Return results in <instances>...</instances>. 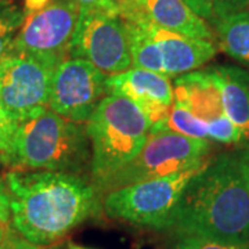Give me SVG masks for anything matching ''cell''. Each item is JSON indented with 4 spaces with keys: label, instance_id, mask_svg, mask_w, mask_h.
I'll use <instances>...</instances> for the list:
<instances>
[{
    "label": "cell",
    "instance_id": "obj_9",
    "mask_svg": "<svg viewBox=\"0 0 249 249\" xmlns=\"http://www.w3.org/2000/svg\"><path fill=\"white\" fill-rule=\"evenodd\" d=\"M107 75L83 58L67 57L57 64L47 108L78 124H86L107 96Z\"/></svg>",
    "mask_w": 249,
    "mask_h": 249
},
{
    "label": "cell",
    "instance_id": "obj_20",
    "mask_svg": "<svg viewBox=\"0 0 249 249\" xmlns=\"http://www.w3.org/2000/svg\"><path fill=\"white\" fill-rule=\"evenodd\" d=\"M18 124L11 119L0 103V162L10 168L13 158L14 139Z\"/></svg>",
    "mask_w": 249,
    "mask_h": 249
},
{
    "label": "cell",
    "instance_id": "obj_28",
    "mask_svg": "<svg viewBox=\"0 0 249 249\" xmlns=\"http://www.w3.org/2000/svg\"><path fill=\"white\" fill-rule=\"evenodd\" d=\"M7 238H9V235H7V230H6V227L0 229V247H1V244L7 240Z\"/></svg>",
    "mask_w": 249,
    "mask_h": 249
},
{
    "label": "cell",
    "instance_id": "obj_22",
    "mask_svg": "<svg viewBox=\"0 0 249 249\" xmlns=\"http://www.w3.org/2000/svg\"><path fill=\"white\" fill-rule=\"evenodd\" d=\"M115 3L119 16L127 22H134L144 17L142 4L144 0H112Z\"/></svg>",
    "mask_w": 249,
    "mask_h": 249
},
{
    "label": "cell",
    "instance_id": "obj_23",
    "mask_svg": "<svg viewBox=\"0 0 249 249\" xmlns=\"http://www.w3.org/2000/svg\"><path fill=\"white\" fill-rule=\"evenodd\" d=\"M11 219L10 209V196L6 180L0 176V229L6 227V224Z\"/></svg>",
    "mask_w": 249,
    "mask_h": 249
},
{
    "label": "cell",
    "instance_id": "obj_18",
    "mask_svg": "<svg viewBox=\"0 0 249 249\" xmlns=\"http://www.w3.org/2000/svg\"><path fill=\"white\" fill-rule=\"evenodd\" d=\"M196 14L205 19L211 28L222 18L241 10L249 9V0H184Z\"/></svg>",
    "mask_w": 249,
    "mask_h": 249
},
{
    "label": "cell",
    "instance_id": "obj_4",
    "mask_svg": "<svg viewBox=\"0 0 249 249\" xmlns=\"http://www.w3.org/2000/svg\"><path fill=\"white\" fill-rule=\"evenodd\" d=\"M90 142L91 183L100 190L127 165L151 134V124L129 98L107 94L85 124Z\"/></svg>",
    "mask_w": 249,
    "mask_h": 249
},
{
    "label": "cell",
    "instance_id": "obj_14",
    "mask_svg": "<svg viewBox=\"0 0 249 249\" xmlns=\"http://www.w3.org/2000/svg\"><path fill=\"white\" fill-rule=\"evenodd\" d=\"M142 11L148 21L163 29L216 43L213 29L184 0H144Z\"/></svg>",
    "mask_w": 249,
    "mask_h": 249
},
{
    "label": "cell",
    "instance_id": "obj_25",
    "mask_svg": "<svg viewBox=\"0 0 249 249\" xmlns=\"http://www.w3.org/2000/svg\"><path fill=\"white\" fill-rule=\"evenodd\" d=\"M235 154H237V158H238L241 173L244 176L245 184H247V188L249 191V142H245V144L240 145Z\"/></svg>",
    "mask_w": 249,
    "mask_h": 249
},
{
    "label": "cell",
    "instance_id": "obj_2",
    "mask_svg": "<svg viewBox=\"0 0 249 249\" xmlns=\"http://www.w3.org/2000/svg\"><path fill=\"white\" fill-rule=\"evenodd\" d=\"M163 231L178 238L249 241V191L235 151L211 157L196 172Z\"/></svg>",
    "mask_w": 249,
    "mask_h": 249
},
{
    "label": "cell",
    "instance_id": "obj_16",
    "mask_svg": "<svg viewBox=\"0 0 249 249\" xmlns=\"http://www.w3.org/2000/svg\"><path fill=\"white\" fill-rule=\"evenodd\" d=\"M212 29L217 49L249 70V9L222 18Z\"/></svg>",
    "mask_w": 249,
    "mask_h": 249
},
{
    "label": "cell",
    "instance_id": "obj_26",
    "mask_svg": "<svg viewBox=\"0 0 249 249\" xmlns=\"http://www.w3.org/2000/svg\"><path fill=\"white\" fill-rule=\"evenodd\" d=\"M11 249H62L61 245H54V247H50V245H36V244H32L27 240H14L13 244H11Z\"/></svg>",
    "mask_w": 249,
    "mask_h": 249
},
{
    "label": "cell",
    "instance_id": "obj_15",
    "mask_svg": "<svg viewBox=\"0 0 249 249\" xmlns=\"http://www.w3.org/2000/svg\"><path fill=\"white\" fill-rule=\"evenodd\" d=\"M211 70L222 90L226 115L249 142V72L235 65H213Z\"/></svg>",
    "mask_w": 249,
    "mask_h": 249
},
{
    "label": "cell",
    "instance_id": "obj_19",
    "mask_svg": "<svg viewBox=\"0 0 249 249\" xmlns=\"http://www.w3.org/2000/svg\"><path fill=\"white\" fill-rule=\"evenodd\" d=\"M208 140L219 144H226V145H238V147L247 142L242 132L227 118V115L219 118L217 121L209 124Z\"/></svg>",
    "mask_w": 249,
    "mask_h": 249
},
{
    "label": "cell",
    "instance_id": "obj_21",
    "mask_svg": "<svg viewBox=\"0 0 249 249\" xmlns=\"http://www.w3.org/2000/svg\"><path fill=\"white\" fill-rule=\"evenodd\" d=\"M173 249H249V241H216L198 237H178Z\"/></svg>",
    "mask_w": 249,
    "mask_h": 249
},
{
    "label": "cell",
    "instance_id": "obj_29",
    "mask_svg": "<svg viewBox=\"0 0 249 249\" xmlns=\"http://www.w3.org/2000/svg\"><path fill=\"white\" fill-rule=\"evenodd\" d=\"M68 249H91V248H86V247H82V245L73 244V242H68Z\"/></svg>",
    "mask_w": 249,
    "mask_h": 249
},
{
    "label": "cell",
    "instance_id": "obj_1",
    "mask_svg": "<svg viewBox=\"0 0 249 249\" xmlns=\"http://www.w3.org/2000/svg\"><path fill=\"white\" fill-rule=\"evenodd\" d=\"M11 220L24 240L36 245L61 241L96 216L101 194L89 176L52 170H10L6 175Z\"/></svg>",
    "mask_w": 249,
    "mask_h": 249
},
{
    "label": "cell",
    "instance_id": "obj_10",
    "mask_svg": "<svg viewBox=\"0 0 249 249\" xmlns=\"http://www.w3.org/2000/svg\"><path fill=\"white\" fill-rule=\"evenodd\" d=\"M80 7L73 0H52L43 9L25 16L13 52L62 61L79 19Z\"/></svg>",
    "mask_w": 249,
    "mask_h": 249
},
{
    "label": "cell",
    "instance_id": "obj_8",
    "mask_svg": "<svg viewBox=\"0 0 249 249\" xmlns=\"http://www.w3.org/2000/svg\"><path fill=\"white\" fill-rule=\"evenodd\" d=\"M57 64L52 58L14 52L0 60V103L16 124L47 108Z\"/></svg>",
    "mask_w": 249,
    "mask_h": 249
},
{
    "label": "cell",
    "instance_id": "obj_13",
    "mask_svg": "<svg viewBox=\"0 0 249 249\" xmlns=\"http://www.w3.org/2000/svg\"><path fill=\"white\" fill-rule=\"evenodd\" d=\"M176 104L201 121L209 124L226 115L220 86L209 68H199L178 76L173 82Z\"/></svg>",
    "mask_w": 249,
    "mask_h": 249
},
{
    "label": "cell",
    "instance_id": "obj_6",
    "mask_svg": "<svg viewBox=\"0 0 249 249\" xmlns=\"http://www.w3.org/2000/svg\"><path fill=\"white\" fill-rule=\"evenodd\" d=\"M204 165L115 188L104 194L103 208L115 220L163 231L183 190Z\"/></svg>",
    "mask_w": 249,
    "mask_h": 249
},
{
    "label": "cell",
    "instance_id": "obj_17",
    "mask_svg": "<svg viewBox=\"0 0 249 249\" xmlns=\"http://www.w3.org/2000/svg\"><path fill=\"white\" fill-rule=\"evenodd\" d=\"M25 21V11L14 0H0V60L13 53L18 31Z\"/></svg>",
    "mask_w": 249,
    "mask_h": 249
},
{
    "label": "cell",
    "instance_id": "obj_12",
    "mask_svg": "<svg viewBox=\"0 0 249 249\" xmlns=\"http://www.w3.org/2000/svg\"><path fill=\"white\" fill-rule=\"evenodd\" d=\"M145 27L158 46L163 75L168 78L196 71L213 60L217 53V46L211 40L180 35L152 24L147 18Z\"/></svg>",
    "mask_w": 249,
    "mask_h": 249
},
{
    "label": "cell",
    "instance_id": "obj_7",
    "mask_svg": "<svg viewBox=\"0 0 249 249\" xmlns=\"http://www.w3.org/2000/svg\"><path fill=\"white\" fill-rule=\"evenodd\" d=\"M68 57L83 58L107 76L132 68L127 22L119 14L80 9Z\"/></svg>",
    "mask_w": 249,
    "mask_h": 249
},
{
    "label": "cell",
    "instance_id": "obj_24",
    "mask_svg": "<svg viewBox=\"0 0 249 249\" xmlns=\"http://www.w3.org/2000/svg\"><path fill=\"white\" fill-rule=\"evenodd\" d=\"M80 9L100 10L109 14H119L115 3L112 0H73Z\"/></svg>",
    "mask_w": 249,
    "mask_h": 249
},
{
    "label": "cell",
    "instance_id": "obj_30",
    "mask_svg": "<svg viewBox=\"0 0 249 249\" xmlns=\"http://www.w3.org/2000/svg\"><path fill=\"white\" fill-rule=\"evenodd\" d=\"M11 244H13V241L10 240V238H7V240H6L4 242H3V244H1L0 249H11Z\"/></svg>",
    "mask_w": 249,
    "mask_h": 249
},
{
    "label": "cell",
    "instance_id": "obj_3",
    "mask_svg": "<svg viewBox=\"0 0 249 249\" xmlns=\"http://www.w3.org/2000/svg\"><path fill=\"white\" fill-rule=\"evenodd\" d=\"M90 158V142L83 124L45 108L18 124L10 169L89 176Z\"/></svg>",
    "mask_w": 249,
    "mask_h": 249
},
{
    "label": "cell",
    "instance_id": "obj_27",
    "mask_svg": "<svg viewBox=\"0 0 249 249\" xmlns=\"http://www.w3.org/2000/svg\"><path fill=\"white\" fill-rule=\"evenodd\" d=\"M49 1H52V0H24V11H25V16L32 14V13L37 11V10L43 9Z\"/></svg>",
    "mask_w": 249,
    "mask_h": 249
},
{
    "label": "cell",
    "instance_id": "obj_11",
    "mask_svg": "<svg viewBox=\"0 0 249 249\" xmlns=\"http://www.w3.org/2000/svg\"><path fill=\"white\" fill-rule=\"evenodd\" d=\"M107 93L129 98L147 116L151 124V133L166 130L175 101L170 78L132 67L127 71L108 76Z\"/></svg>",
    "mask_w": 249,
    "mask_h": 249
},
{
    "label": "cell",
    "instance_id": "obj_5",
    "mask_svg": "<svg viewBox=\"0 0 249 249\" xmlns=\"http://www.w3.org/2000/svg\"><path fill=\"white\" fill-rule=\"evenodd\" d=\"M212 142L163 130L151 133L139 154L100 190L104 196L119 187L194 169L211 158Z\"/></svg>",
    "mask_w": 249,
    "mask_h": 249
}]
</instances>
